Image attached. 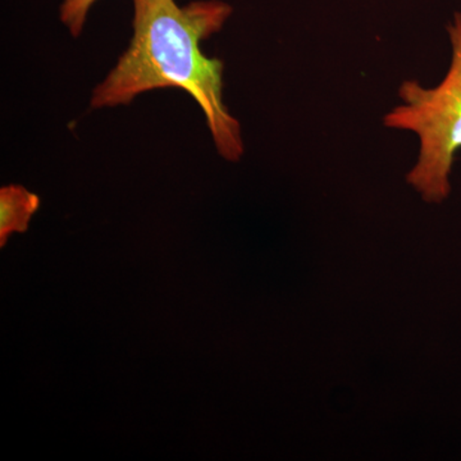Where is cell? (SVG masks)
Wrapping results in <instances>:
<instances>
[{
	"label": "cell",
	"instance_id": "obj_1",
	"mask_svg": "<svg viewBox=\"0 0 461 461\" xmlns=\"http://www.w3.org/2000/svg\"><path fill=\"white\" fill-rule=\"evenodd\" d=\"M129 48L94 90L91 107L130 104L142 93L177 87L202 108L220 156L238 162L244 154L241 126L223 102V62L208 58L200 42L221 32L232 7L221 0H132Z\"/></svg>",
	"mask_w": 461,
	"mask_h": 461
},
{
	"label": "cell",
	"instance_id": "obj_2",
	"mask_svg": "<svg viewBox=\"0 0 461 461\" xmlns=\"http://www.w3.org/2000/svg\"><path fill=\"white\" fill-rule=\"evenodd\" d=\"M447 30L453 60L444 81L433 89L406 81L399 90L402 104L384 115V126L420 136V158L408 182L429 203L450 194L451 168L461 149V14Z\"/></svg>",
	"mask_w": 461,
	"mask_h": 461
},
{
	"label": "cell",
	"instance_id": "obj_3",
	"mask_svg": "<svg viewBox=\"0 0 461 461\" xmlns=\"http://www.w3.org/2000/svg\"><path fill=\"white\" fill-rule=\"evenodd\" d=\"M39 205V196L20 185H9L0 189V247L7 244L12 233L26 232Z\"/></svg>",
	"mask_w": 461,
	"mask_h": 461
},
{
	"label": "cell",
	"instance_id": "obj_4",
	"mask_svg": "<svg viewBox=\"0 0 461 461\" xmlns=\"http://www.w3.org/2000/svg\"><path fill=\"white\" fill-rule=\"evenodd\" d=\"M95 2L96 0H63L60 5V21L75 38L83 32L87 14Z\"/></svg>",
	"mask_w": 461,
	"mask_h": 461
}]
</instances>
